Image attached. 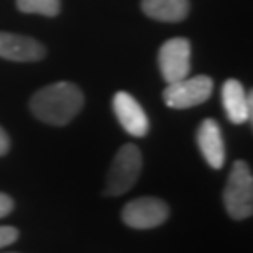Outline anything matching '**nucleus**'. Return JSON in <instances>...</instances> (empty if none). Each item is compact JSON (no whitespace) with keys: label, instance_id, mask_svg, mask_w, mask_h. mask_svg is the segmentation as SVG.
<instances>
[{"label":"nucleus","instance_id":"nucleus-4","mask_svg":"<svg viewBox=\"0 0 253 253\" xmlns=\"http://www.w3.org/2000/svg\"><path fill=\"white\" fill-rule=\"evenodd\" d=\"M214 81L208 75H197V77H186L182 81L167 84L163 90L165 105L171 109H190L201 105L212 96Z\"/></svg>","mask_w":253,"mask_h":253},{"label":"nucleus","instance_id":"nucleus-8","mask_svg":"<svg viewBox=\"0 0 253 253\" xmlns=\"http://www.w3.org/2000/svg\"><path fill=\"white\" fill-rule=\"evenodd\" d=\"M43 56H45V47L34 38L0 32V58L13 62H38Z\"/></svg>","mask_w":253,"mask_h":253},{"label":"nucleus","instance_id":"nucleus-14","mask_svg":"<svg viewBox=\"0 0 253 253\" xmlns=\"http://www.w3.org/2000/svg\"><path fill=\"white\" fill-rule=\"evenodd\" d=\"M13 210V199L0 191V217H6Z\"/></svg>","mask_w":253,"mask_h":253},{"label":"nucleus","instance_id":"nucleus-7","mask_svg":"<svg viewBox=\"0 0 253 253\" xmlns=\"http://www.w3.org/2000/svg\"><path fill=\"white\" fill-rule=\"evenodd\" d=\"M113 109L117 115L120 126L126 129L129 135L145 137L150 129V122L146 117L145 109L141 103L127 92H117L113 98Z\"/></svg>","mask_w":253,"mask_h":253},{"label":"nucleus","instance_id":"nucleus-1","mask_svg":"<svg viewBox=\"0 0 253 253\" xmlns=\"http://www.w3.org/2000/svg\"><path fill=\"white\" fill-rule=\"evenodd\" d=\"M84 98L77 84L68 81L47 84L30 100L32 115L51 126H66L79 115Z\"/></svg>","mask_w":253,"mask_h":253},{"label":"nucleus","instance_id":"nucleus-2","mask_svg":"<svg viewBox=\"0 0 253 253\" xmlns=\"http://www.w3.org/2000/svg\"><path fill=\"white\" fill-rule=\"evenodd\" d=\"M227 214L233 219H248L253 214V176L250 165L242 160L233 163L223 191Z\"/></svg>","mask_w":253,"mask_h":253},{"label":"nucleus","instance_id":"nucleus-10","mask_svg":"<svg viewBox=\"0 0 253 253\" xmlns=\"http://www.w3.org/2000/svg\"><path fill=\"white\" fill-rule=\"evenodd\" d=\"M197 145L203 158L212 169H221L225 163V143L221 135V127L214 118L203 120L197 129Z\"/></svg>","mask_w":253,"mask_h":253},{"label":"nucleus","instance_id":"nucleus-11","mask_svg":"<svg viewBox=\"0 0 253 253\" xmlns=\"http://www.w3.org/2000/svg\"><path fill=\"white\" fill-rule=\"evenodd\" d=\"M141 9L162 23H180L190 13V0H143Z\"/></svg>","mask_w":253,"mask_h":253},{"label":"nucleus","instance_id":"nucleus-15","mask_svg":"<svg viewBox=\"0 0 253 253\" xmlns=\"http://www.w3.org/2000/svg\"><path fill=\"white\" fill-rule=\"evenodd\" d=\"M8 150H9V137H8V133L0 127V156L8 154Z\"/></svg>","mask_w":253,"mask_h":253},{"label":"nucleus","instance_id":"nucleus-3","mask_svg":"<svg viewBox=\"0 0 253 253\" xmlns=\"http://www.w3.org/2000/svg\"><path fill=\"white\" fill-rule=\"evenodd\" d=\"M143 169V156L135 145H122L113 158L103 193L107 197H118L133 188Z\"/></svg>","mask_w":253,"mask_h":253},{"label":"nucleus","instance_id":"nucleus-9","mask_svg":"<svg viewBox=\"0 0 253 253\" xmlns=\"http://www.w3.org/2000/svg\"><path fill=\"white\" fill-rule=\"evenodd\" d=\"M221 101L227 113V118L233 124H246L252 122L253 113V96L252 92H246L242 83L236 79H229L223 83L221 88Z\"/></svg>","mask_w":253,"mask_h":253},{"label":"nucleus","instance_id":"nucleus-12","mask_svg":"<svg viewBox=\"0 0 253 253\" xmlns=\"http://www.w3.org/2000/svg\"><path fill=\"white\" fill-rule=\"evenodd\" d=\"M17 9L23 13L54 17L60 13V0H17Z\"/></svg>","mask_w":253,"mask_h":253},{"label":"nucleus","instance_id":"nucleus-5","mask_svg":"<svg viewBox=\"0 0 253 253\" xmlns=\"http://www.w3.org/2000/svg\"><path fill=\"white\" fill-rule=\"evenodd\" d=\"M191 45L186 38H172L167 40L158 53L160 72L167 84L182 81L190 73Z\"/></svg>","mask_w":253,"mask_h":253},{"label":"nucleus","instance_id":"nucleus-6","mask_svg":"<svg viewBox=\"0 0 253 253\" xmlns=\"http://www.w3.org/2000/svg\"><path fill=\"white\" fill-rule=\"evenodd\" d=\"M169 207L158 197H139L122 210V221L131 229H154L167 221Z\"/></svg>","mask_w":253,"mask_h":253},{"label":"nucleus","instance_id":"nucleus-13","mask_svg":"<svg viewBox=\"0 0 253 253\" xmlns=\"http://www.w3.org/2000/svg\"><path fill=\"white\" fill-rule=\"evenodd\" d=\"M17 238H19V231L15 229V227L0 225V250L9 244H13Z\"/></svg>","mask_w":253,"mask_h":253}]
</instances>
